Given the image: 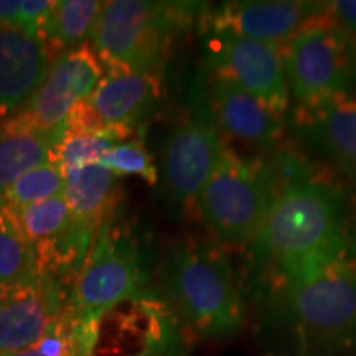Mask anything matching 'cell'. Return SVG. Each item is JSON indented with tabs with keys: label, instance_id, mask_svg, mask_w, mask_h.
<instances>
[{
	"label": "cell",
	"instance_id": "cell-17",
	"mask_svg": "<svg viewBox=\"0 0 356 356\" xmlns=\"http://www.w3.org/2000/svg\"><path fill=\"white\" fill-rule=\"evenodd\" d=\"M10 213L29 241L37 249L43 273L53 274L58 254L70 229V210L65 195Z\"/></svg>",
	"mask_w": 356,
	"mask_h": 356
},
{
	"label": "cell",
	"instance_id": "cell-11",
	"mask_svg": "<svg viewBox=\"0 0 356 356\" xmlns=\"http://www.w3.org/2000/svg\"><path fill=\"white\" fill-rule=\"evenodd\" d=\"M327 15V2L238 0L203 15L208 33H231L266 43H287L300 30Z\"/></svg>",
	"mask_w": 356,
	"mask_h": 356
},
{
	"label": "cell",
	"instance_id": "cell-4",
	"mask_svg": "<svg viewBox=\"0 0 356 356\" xmlns=\"http://www.w3.org/2000/svg\"><path fill=\"white\" fill-rule=\"evenodd\" d=\"M277 191L279 175L273 157L243 159L225 147L195 207L218 243L244 246L259 233Z\"/></svg>",
	"mask_w": 356,
	"mask_h": 356
},
{
	"label": "cell",
	"instance_id": "cell-21",
	"mask_svg": "<svg viewBox=\"0 0 356 356\" xmlns=\"http://www.w3.org/2000/svg\"><path fill=\"white\" fill-rule=\"evenodd\" d=\"M132 132L124 127H106L79 136H65L56 150V163L63 172L97 163L115 145L131 140Z\"/></svg>",
	"mask_w": 356,
	"mask_h": 356
},
{
	"label": "cell",
	"instance_id": "cell-16",
	"mask_svg": "<svg viewBox=\"0 0 356 356\" xmlns=\"http://www.w3.org/2000/svg\"><path fill=\"white\" fill-rule=\"evenodd\" d=\"M162 95L160 73L108 70L88 97L102 127L131 129L152 113Z\"/></svg>",
	"mask_w": 356,
	"mask_h": 356
},
{
	"label": "cell",
	"instance_id": "cell-2",
	"mask_svg": "<svg viewBox=\"0 0 356 356\" xmlns=\"http://www.w3.org/2000/svg\"><path fill=\"white\" fill-rule=\"evenodd\" d=\"M168 305L195 335L234 337L244 323V304L233 267L220 244L188 238L172 246L160 266Z\"/></svg>",
	"mask_w": 356,
	"mask_h": 356
},
{
	"label": "cell",
	"instance_id": "cell-22",
	"mask_svg": "<svg viewBox=\"0 0 356 356\" xmlns=\"http://www.w3.org/2000/svg\"><path fill=\"white\" fill-rule=\"evenodd\" d=\"M65 191V172L56 162L44 163L22 175L0 197L7 210H20L30 204L60 197Z\"/></svg>",
	"mask_w": 356,
	"mask_h": 356
},
{
	"label": "cell",
	"instance_id": "cell-20",
	"mask_svg": "<svg viewBox=\"0 0 356 356\" xmlns=\"http://www.w3.org/2000/svg\"><path fill=\"white\" fill-rule=\"evenodd\" d=\"M43 274L38 252L0 203V287H15Z\"/></svg>",
	"mask_w": 356,
	"mask_h": 356
},
{
	"label": "cell",
	"instance_id": "cell-10",
	"mask_svg": "<svg viewBox=\"0 0 356 356\" xmlns=\"http://www.w3.org/2000/svg\"><path fill=\"white\" fill-rule=\"evenodd\" d=\"M207 51L211 74L234 81L270 114L286 121L291 91L277 44L231 33H210Z\"/></svg>",
	"mask_w": 356,
	"mask_h": 356
},
{
	"label": "cell",
	"instance_id": "cell-3",
	"mask_svg": "<svg viewBox=\"0 0 356 356\" xmlns=\"http://www.w3.org/2000/svg\"><path fill=\"white\" fill-rule=\"evenodd\" d=\"M204 10L197 2L111 0L97 17L91 48L108 70L162 73L173 43Z\"/></svg>",
	"mask_w": 356,
	"mask_h": 356
},
{
	"label": "cell",
	"instance_id": "cell-12",
	"mask_svg": "<svg viewBox=\"0 0 356 356\" xmlns=\"http://www.w3.org/2000/svg\"><path fill=\"white\" fill-rule=\"evenodd\" d=\"M68 286L50 273L15 287H0V355L38 343L65 310Z\"/></svg>",
	"mask_w": 356,
	"mask_h": 356
},
{
	"label": "cell",
	"instance_id": "cell-25",
	"mask_svg": "<svg viewBox=\"0 0 356 356\" xmlns=\"http://www.w3.org/2000/svg\"><path fill=\"white\" fill-rule=\"evenodd\" d=\"M327 17L332 24L340 26L356 38V0H337L327 2Z\"/></svg>",
	"mask_w": 356,
	"mask_h": 356
},
{
	"label": "cell",
	"instance_id": "cell-15",
	"mask_svg": "<svg viewBox=\"0 0 356 356\" xmlns=\"http://www.w3.org/2000/svg\"><path fill=\"white\" fill-rule=\"evenodd\" d=\"M208 99L221 131L257 149L275 152L286 121H280L241 86L220 74H211Z\"/></svg>",
	"mask_w": 356,
	"mask_h": 356
},
{
	"label": "cell",
	"instance_id": "cell-23",
	"mask_svg": "<svg viewBox=\"0 0 356 356\" xmlns=\"http://www.w3.org/2000/svg\"><path fill=\"white\" fill-rule=\"evenodd\" d=\"M97 165L109 168L119 177L137 175L144 178L149 185H157L160 180L152 155L145 149L142 139H131L115 145L104 157L99 159Z\"/></svg>",
	"mask_w": 356,
	"mask_h": 356
},
{
	"label": "cell",
	"instance_id": "cell-5",
	"mask_svg": "<svg viewBox=\"0 0 356 356\" xmlns=\"http://www.w3.org/2000/svg\"><path fill=\"white\" fill-rule=\"evenodd\" d=\"M115 213L118 210L102 222L68 289L63 312L71 320L101 322L119 305L152 292L144 249L126 225L114 221Z\"/></svg>",
	"mask_w": 356,
	"mask_h": 356
},
{
	"label": "cell",
	"instance_id": "cell-6",
	"mask_svg": "<svg viewBox=\"0 0 356 356\" xmlns=\"http://www.w3.org/2000/svg\"><path fill=\"white\" fill-rule=\"evenodd\" d=\"M279 299L307 343L327 351L356 346V254L335 262L310 282L280 289Z\"/></svg>",
	"mask_w": 356,
	"mask_h": 356
},
{
	"label": "cell",
	"instance_id": "cell-13",
	"mask_svg": "<svg viewBox=\"0 0 356 356\" xmlns=\"http://www.w3.org/2000/svg\"><path fill=\"white\" fill-rule=\"evenodd\" d=\"M292 136L356 185V96L297 106Z\"/></svg>",
	"mask_w": 356,
	"mask_h": 356
},
{
	"label": "cell",
	"instance_id": "cell-1",
	"mask_svg": "<svg viewBox=\"0 0 356 356\" xmlns=\"http://www.w3.org/2000/svg\"><path fill=\"white\" fill-rule=\"evenodd\" d=\"M279 191L251 246L277 291L310 282L356 254L353 203L343 186L309 170L291 150H275Z\"/></svg>",
	"mask_w": 356,
	"mask_h": 356
},
{
	"label": "cell",
	"instance_id": "cell-26",
	"mask_svg": "<svg viewBox=\"0 0 356 356\" xmlns=\"http://www.w3.org/2000/svg\"><path fill=\"white\" fill-rule=\"evenodd\" d=\"M186 345H167V346H157L145 351L140 356H185Z\"/></svg>",
	"mask_w": 356,
	"mask_h": 356
},
{
	"label": "cell",
	"instance_id": "cell-8",
	"mask_svg": "<svg viewBox=\"0 0 356 356\" xmlns=\"http://www.w3.org/2000/svg\"><path fill=\"white\" fill-rule=\"evenodd\" d=\"M225 142L202 84L193 88L191 104L168 134L162 155V184L175 208L197 202L208 178L220 162Z\"/></svg>",
	"mask_w": 356,
	"mask_h": 356
},
{
	"label": "cell",
	"instance_id": "cell-9",
	"mask_svg": "<svg viewBox=\"0 0 356 356\" xmlns=\"http://www.w3.org/2000/svg\"><path fill=\"white\" fill-rule=\"evenodd\" d=\"M104 76V65L89 44L65 51L51 60L42 86L29 102L0 127L15 132L66 131L71 108L86 99Z\"/></svg>",
	"mask_w": 356,
	"mask_h": 356
},
{
	"label": "cell",
	"instance_id": "cell-19",
	"mask_svg": "<svg viewBox=\"0 0 356 356\" xmlns=\"http://www.w3.org/2000/svg\"><path fill=\"white\" fill-rule=\"evenodd\" d=\"M102 7L104 2L101 0H55L43 32L50 55L53 51L55 58L86 44Z\"/></svg>",
	"mask_w": 356,
	"mask_h": 356
},
{
	"label": "cell",
	"instance_id": "cell-7",
	"mask_svg": "<svg viewBox=\"0 0 356 356\" xmlns=\"http://www.w3.org/2000/svg\"><path fill=\"white\" fill-rule=\"evenodd\" d=\"M282 61L297 106L355 96L356 38L327 17L289 40Z\"/></svg>",
	"mask_w": 356,
	"mask_h": 356
},
{
	"label": "cell",
	"instance_id": "cell-27",
	"mask_svg": "<svg viewBox=\"0 0 356 356\" xmlns=\"http://www.w3.org/2000/svg\"><path fill=\"white\" fill-rule=\"evenodd\" d=\"M0 356H43L40 351L35 348V346H30V348L22 350V351H15V353H3Z\"/></svg>",
	"mask_w": 356,
	"mask_h": 356
},
{
	"label": "cell",
	"instance_id": "cell-24",
	"mask_svg": "<svg viewBox=\"0 0 356 356\" xmlns=\"http://www.w3.org/2000/svg\"><path fill=\"white\" fill-rule=\"evenodd\" d=\"M55 0H0V26L43 40L44 25Z\"/></svg>",
	"mask_w": 356,
	"mask_h": 356
},
{
	"label": "cell",
	"instance_id": "cell-18",
	"mask_svg": "<svg viewBox=\"0 0 356 356\" xmlns=\"http://www.w3.org/2000/svg\"><path fill=\"white\" fill-rule=\"evenodd\" d=\"M66 131L15 132L0 127V197L22 175L56 162V150Z\"/></svg>",
	"mask_w": 356,
	"mask_h": 356
},
{
	"label": "cell",
	"instance_id": "cell-14",
	"mask_svg": "<svg viewBox=\"0 0 356 356\" xmlns=\"http://www.w3.org/2000/svg\"><path fill=\"white\" fill-rule=\"evenodd\" d=\"M50 65L51 55L42 38L0 26V124L29 102Z\"/></svg>",
	"mask_w": 356,
	"mask_h": 356
}]
</instances>
